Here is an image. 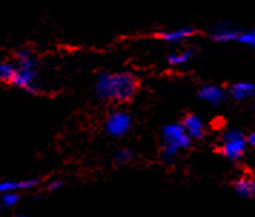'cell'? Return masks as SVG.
<instances>
[{"mask_svg":"<svg viewBox=\"0 0 255 217\" xmlns=\"http://www.w3.org/2000/svg\"><path fill=\"white\" fill-rule=\"evenodd\" d=\"M139 84V79L132 73L105 74L98 81V93L106 100L128 103L136 96Z\"/></svg>","mask_w":255,"mask_h":217,"instance_id":"1","label":"cell"},{"mask_svg":"<svg viewBox=\"0 0 255 217\" xmlns=\"http://www.w3.org/2000/svg\"><path fill=\"white\" fill-rule=\"evenodd\" d=\"M163 157L168 160L174 159L178 150L188 147L191 145V139L186 135L182 125H169L163 129Z\"/></svg>","mask_w":255,"mask_h":217,"instance_id":"2","label":"cell"},{"mask_svg":"<svg viewBox=\"0 0 255 217\" xmlns=\"http://www.w3.org/2000/svg\"><path fill=\"white\" fill-rule=\"evenodd\" d=\"M245 147H247V140L243 133L238 130H231V132H227L222 139L221 151L227 159L235 161L243 157Z\"/></svg>","mask_w":255,"mask_h":217,"instance_id":"3","label":"cell"},{"mask_svg":"<svg viewBox=\"0 0 255 217\" xmlns=\"http://www.w3.org/2000/svg\"><path fill=\"white\" fill-rule=\"evenodd\" d=\"M130 127V119L129 116L125 113H115L114 116L109 117L108 123H106V129L108 133L112 136H122L125 135Z\"/></svg>","mask_w":255,"mask_h":217,"instance_id":"4","label":"cell"},{"mask_svg":"<svg viewBox=\"0 0 255 217\" xmlns=\"http://www.w3.org/2000/svg\"><path fill=\"white\" fill-rule=\"evenodd\" d=\"M182 127L191 140L192 139L199 140L205 136V126L197 114H186L184 122H182Z\"/></svg>","mask_w":255,"mask_h":217,"instance_id":"5","label":"cell"},{"mask_svg":"<svg viewBox=\"0 0 255 217\" xmlns=\"http://www.w3.org/2000/svg\"><path fill=\"white\" fill-rule=\"evenodd\" d=\"M40 180L37 179H27V180H4L0 182V193L6 192H19V190H29L33 189L35 186L39 184Z\"/></svg>","mask_w":255,"mask_h":217,"instance_id":"6","label":"cell"},{"mask_svg":"<svg viewBox=\"0 0 255 217\" xmlns=\"http://www.w3.org/2000/svg\"><path fill=\"white\" fill-rule=\"evenodd\" d=\"M234 190L241 199H251L255 196V180L248 176L240 177L234 183Z\"/></svg>","mask_w":255,"mask_h":217,"instance_id":"7","label":"cell"},{"mask_svg":"<svg viewBox=\"0 0 255 217\" xmlns=\"http://www.w3.org/2000/svg\"><path fill=\"white\" fill-rule=\"evenodd\" d=\"M199 96L205 102L212 103V104H220L224 100V97H225V93H224L222 89L217 87V86H204L201 89V91H199Z\"/></svg>","mask_w":255,"mask_h":217,"instance_id":"8","label":"cell"},{"mask_svg":"<svg viewBox=\"0 0 255 217\" xmlns=\"http://www.w3.org/2000/svg\"><path fill=\"white\" fill-rule=\"evenodd\" d=\"M231 94L234 99L241 100L247 97H254L255 96V86L251 83H237L234 84L231 89Z\"/></svg>","mask_w":255,"mask_h":217,"instance_id":"9","label":"cell"},{"mask_svg":"<svg viewBox=\"0 0 255 217\" xmlns=\"http://www.w3.org/2000/svg\"><path fill=\"white\" fill-rule=\"evenodd\" d=\"M197 33L195 29H181V30H176V32H168V33H158L153 34L155 37L158 39H163V40H169V42H179V40H184L186 37H191Z\"/></svg>","mask_w":255,"mask_h":217,"instance_id":"10","label":"cell"},{"mask_svg":"<svg viewBox=\"0 0 255 217\" xmlns=\"http://www.w3.org/2000/svg\"><path fill=\"white\" fill-rule=\"evenodd\" d=\"M14 76H16V66L10 63H0V81L13 83Z\"/></svg>","mask_w":255,"mask_h":217,"instance_id":"11","label":"cell"},{"mask_svg":"<svg viewBox=\"0 0 255 217\" xmlns=\"http://www.w3.org/2000/svg\"><path fill=\"white\" fill-rule=\"evenodd\" d=\"M0 205L3 207H13L19 203L20 196L17 192H6V193H0Z\"/></svg>","mask_w":255,"mask_h":217,"instance_id":"12","label":"cell"},{"mask_svg":"<svg viewBox=\"0 0 255 217\" xmlns=\"http://www.w3.org/2000/svg\"><path fill=\"white\" fill-rule=\"evenodd\" d=\"M240 34L237 32H234L232 29H228V27H222V29H218L217 33H215V39L217 40H231V39H235L238 37Z\"/></svg>","mask_w":255,"mask_h":217,"instance_id":"13","label":"cell"},{"mask_svg":"<svg viewBox=\"0 0 255 217\" xmlns=\"http://www.w3.org/2000/svg\"><path fill=\"white\" fill-rule=\"evenodd\" d=\"M240 42L243 43H247V45L253 46L255 47V30H251V32H247V33H243L238 36Z\"/></svg>","mask_w":255,"mask_h":217,"instance_id":"14","label":"cell"},{"mask_svg":"<svg viewBox=\"0 0 255 217\" xmlns=\"http://www.w3.org/2000/svg\"><path fill=\"white\" fill-rule=\"evenodd\" d=\"M116 159L119 163H128L129 160L132 159V151L129 148H122L118 154H116Z\"/></svg>","mask_w":255,"mask_h":217,"instance_id":"15","label":"cell"},{"mask_svg":"<svg viewBox=\"0 0 255 217\" xmlns=\"http://www.w3.org/2000/svg\"><path fill=\"white\" fill-rule=\"evenodd\" d=\"M189 57H191V52H184V53H181V55L169 57V62H171V63H175V65H179V63H185Z\"/></svg>","mask_w":255,"mask_h":217,"instance_id":"16","label":"cell"},{"mask_svg":"<svg viewBox=\"0 0 255 217\" xmlns=\"http://www.w3.org/2000/svg\"><path fill=\"white\" fill-rule=\"evenodd\" d=\"M245 140H247V145H250V146H254L255 147V132H253V133L247 137Z\"/></svg>","mask_w":255,"mask_h":217,"instance_id":"17","label":"cell"},{"mask_svg":"<svg viewBox=\"0 0 255 217\" xmlns=\"http://www.w3.org/2000/svg\"><path fill=\"white\" fill-rule=\"evenodd\" d=\"M60 186H62V182L56 180V182H52L49 184V189H50V190H58Z\"/></svg>","mask_w":255,"mask_h":217,"instance_id":"18","label":"cell"},{"mask_svg":"<svg viewBox=\"0 0 255 217\" xmlns=\"http://www.w3.org/2000/svg\"><path fill=\"white\" fill-rule=\"evenodd\" d=\"M14 217H29V216H24V215H19V216H14Z\"/></svg>","mask_w":255,"mask_h":217,"instance_id":"19","label":"cell"}]
</instances>
